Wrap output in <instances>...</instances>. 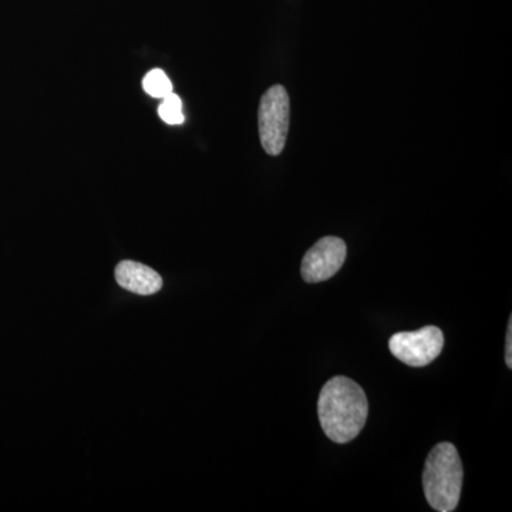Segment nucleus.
<instances>
[{"mask_svg":"<svg viewBox=\"0 0 512 512\" xmlns=\"http://www.w3.org/2000/svg\"><path fill=\"white\" fill-rule=\"evenodd\" d=\"M144 92L150 94L154 99H164L168 94L173 93V83L168 79L167 74L160 69L151 70L143 80Z\"/></svg>","mask_w":512,"mask_h":512,"instance_id":"0eeeda50","label":"nucleus"},{"mask_svg":"<svg viewBox=\"0 0 512 512\" xmlns=\"http://www.w3.org/2000/svg\"><path fill=\"white\" fill-rule=\"evenodd\" d=\"M463 464L456 446L437 444L424 464L423 488L427 503L433 510H456L463 488Z\"/></svg>","mask_w":512,"mask_h":512,"instance_id":"f03ea898","label":"nucleus"},{"mask_svg":"<svg viewBox=\"0 0 512 512\" xmlns=\"http://www.w3.org/2000/svg\"><path fill=\"white\" fill-rule=\"evenodd\" d=\"M348 255L345 241L336 237L319 239L302 259L301 275L308 284L328 281L342 268Z\"/></svg>","mask_w":512,"mask_h":512,"instance_id":"39448f33","label":"nucleus"},{"mask_svg":"<svg viewBox=\"0 0 512 512\" xmlns=\"http://www.w3.org/2000/svg\"><path fill=\"white\" fill-rule=\"evenodd\" d=\"M318 414L328 439L338 444L355 440L369 416L365 390L348 377H333L320 390Z\"/></svg>","mask_w":512,"mask_h":512,"instance_id":"f257e3e1","label":"nucleus"},{"mask_svg":"<svg viewBox=\"0 0 512 512\" xmlns=\"http://www.w3.org/2000/svg\"><path fill=\"white\" fill-rule=\"evenodd\" d=\"M444 335L437 326H426L416 332H399L389 340L392 355L412 367H424L440 356Z\"/></svg>","mask_w":512,"mask_h":512,"instance_id":"20e7f679","label":"nucleus"},{"mask_svg":"<svg viewBox=\"0 0 512 512\" xmlns=\"http://www.w3.org/2000/svg\"><path fill=\"white\" fill-rule=\"evenodd\" d=\"M288 92L281 84L266 90L259 103L258 124L261 144L269 156H279L284 151L289 131Z\"/></svg>","mask_w":512,"mask_h":512,"instance_id":"7ed1b4c3","label":"nucleus"},{"mask_svg":"<svg viewBox=\"0 0 512 512\" xmlns=\"http://www.w3.org/2000/svg\"><path fill=\"white\" fill-rule=\"evenodd\" d=\"M505 363L507 366L512 367V316H510V322H508L507 329V342H505Z\"/></svg>","mask_w":512,"mask_h":512,"instance_id":"1a4fd4ad","label":"nucleus"},{"mask_svg":"<svg viewBox=\"0 0 512 512\" xmlns=\"http://www.w3.org/2000/svg\"><path fill=\"white\" fill-rule=\"evenodd\" d=\"M117 284L138 295H154L163 288V278L150 266L123 261L116 268Z\"/></svg>","mask_w":512,"mask_h":512,"instance_id":"423d86ee","label":"nucleus"},{"mask_svg":"<svg viewBox=\"0 0 512 512\" xmlns=\"http://www.w3.org/2000/svg\"><path fill=\"white\" fill-rule=\"evenodd\" d=\"M158 114H160V119L163 120L164 123L170 124V126L183 124L185 120L183 113V101H181L180 97H178L174 92L168 94L164 99H161L160 107H158Z\"/></svg>","mask_w":512,"mask_h":512,"instance_id":"6e6552de","label":"nucleus"}]
</instances>
